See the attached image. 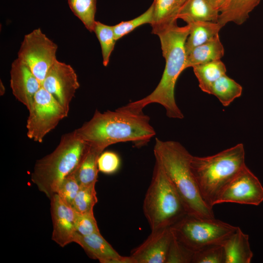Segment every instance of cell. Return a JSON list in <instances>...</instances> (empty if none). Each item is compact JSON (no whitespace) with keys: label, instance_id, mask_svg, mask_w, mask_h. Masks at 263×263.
Here are the masks:
<instances>
[{"label":"cell","instance_id":"cell-1","mask_svg":"<svg viewBox=\"0 0 263 263\" xmlns=\"http://www.w3.org/2000/svg\"><path fill=\"white\" fill-rule=\"evenodd\" d=\"M190 26H178L176 24L159 32L158 36L165 67L160 82L154 91L143 98L120 107L123 110L134 113H142L148 105L158 103L165 108L169 118L182 119L184 115L175 101L174 90L176 81L184 70L187 54L185 43L189 35Z\"/></svg>","mask_w":263,"mask_h":263},{"label":"cell","instance_id":"cell-2","mask_svg":"<svg viewBox=\"0 0 263 263\" xmlns=\"http://www.w3.org/2000/svg\"><path fill=\"white\" fill-rule=\"evenodd\" d=\"M150 117L120 108L101 113L96 110L92 118L74 131L75 137L88 145L104 150L110 145L132 142L139 147L156 134Z\"/></svg>","mask_w":263,"mask_h":263},{"label":"cell","instance_id":"cell-3","mask_svg":"<svg viewBox=\"0 0 263 263\" xmlns=\"http://www.w3.org/2000/svg\"><path fill=\"white\" fill-rule=\"evenodd\" d=\"M158 162L173 184L188 214L201 218H214L212 208L203 200L192 173V155L179 142L155 138L153 148Z\"/></svg>","mask_w":263,"mask_h":263},{"label":"cell","instance_id":"cell-4","mask_svg":"<svg viewBox=\"0 0 263 263\" xmlns=\"http://www.w3.org/2000/svg\"><path fill=\"white\" fill-rule=\"evenodd\" d=\"M245 165L242 143L211 156H192V173L201 196L209 207L213 208L223 189Z\"/></svg>","mask_w":263,"mask_h":263},{"label":"cell","instance_id":"cell-5","mask_svg":"<svg viewBox=\"0 0 263 263\" xmlns=\"http://www.w3.org/2000/svg\"><path fill=\"white\" fill-rule=\"evenodd\" d=\"M88 147L74 131L63 135L53 152L37 160L32 182L50 200L63 180L77 167Z\"/></svg>","mask_w":263,"mask_h":263},{"label":"cell","instance_id":"cell-6","mask_svg":"<svg viewBox=\"0 0 263 263\" xmlns=\"http://www.w3.org/2000/svg\"><path fill=\"white\" fill-rule=\"evenodd\" d=\"M143 209L151 231L170 227L188 214L176 189L156 161Z\"/></svg>","mask_w":263,"mask_h":263},{"label":"cell","instance_id":"cell-7","mask_svg":"<svg viewBox=\"0 0 263 263\" xmlns=\"http://www.w3.org/2000/svg\"><path fill=\"white\" fill-rule=\"evenodd\" d=\"M238 227L215 218L187 214L170 228L178 242L194 252L209 245L223 244Z\"/></svg>","mask_w":263,"mask_h":263},{"label":"cell","instance_id":"cell-8","mask_svg":"<svg viewBox=\"0 0 263 263\" xmlns=\"http://www.w3.org/2000/svg\"><path fill=\"white\" fill-rule=\"evenodd\" d=\"M28 111L27 135L39 143H41L46 134L68 115L64 108L42 86L36 93Z\"/></svg>","mask_w":263,"mask_h":263},{"label":"cell","instance_id":"cell-9","mask_svg":"<svg viewBox=\"0 0 263 263\" xmlns=\"http://www.w3.org/2000/svg\"><path fill=\"white\" fill-rule=\"evenodd\" d=\"M57 45L38 28L24 36L18 58L29 67L41 84L57 60Z\"/></svg>","mask_w":263,"mask_h":263},{"label":"cell","instance_id":"cell-10","mask_svg":"<svg viewBox=\"0 0 263 263\" xmlns=\"http://www.w3.org/2000/svg\"><path fill=\"white\" fill-rule=\"evenodd\" d=\"M263 202V187L245 165L222 191L214 205L233 203L258 206Z\"/></svg>","mask_w":263,"mask_h":263},{"label":"cell","instance_id":"cell-11","mask_svg":"<svg viewBox=\"0 0 263 263\" xmlns=\"http://www.w3.org/2000/svg\"><path fill=\"white\" fill-rule=\"evenodd\" d=\"M41 86L69 113L70 104L80 85L77 75L69 64L56 60L48 71Z\"/></svg>","mask_w":263,"mask_h":263},{"label":"cell","instance_id":"cell-12","mask_svg":"<svg viewBox=\"0 0 263 263\" xmlns=\"http://www.w3.org/2000/svg\"><path fill=\"white\" fill-rule=\"evenodd\" d=\"M173 234L170 227L151 231L130 256L132 263H166Z\"/></svg>","mask_w":263,"mask_h":263},{"label":"cell","instance_id":"cell-13","mask_svg":"<svg viewBox=\"0 0 263 263\" xmlns=\"http://www.w3.org/2000/svg\"><path fill=\"white\" fill-rule=\"evenodd\" d=\"M51 201V214L53 224L52 239L63 247L74 242L76 233L75 221V212L55 194Z\"/></svg>","mask_w":263,"mask_h":263},{"label":"cell","instance_id":"cell-14","mask_svg":"<svg viewBox=\"0 0 263 263\" xmlns=\"http://www.w3.org/2000/svg\"><path fill=\"white\" fill-rule=\"evenodd\" d=\"M10 87L16 98L29 111L41 84L29 67L17 58L11 65Z\"/></svg>","mask_w":263,"mask_h":263},{"label":"cell","instance_id":"cell-15","mask_svg":"<svg viewBox=\"0 0 263 263\" xmlns=\"http://www.w3.org/2000/svg\"><path fill=\"white\" fill-rule=\"evenodd\" d=\"M74 242L81 246L88 256L101 263H132L130 256H122L104 239L100 232L82 235L76 232Z\"/></svg>","mask_w":263,"mask_h":263},{"label":"cell","instance_id":"cell-16","mask_svg":"<svg viewBox=\"0 0 263 263\" xmlns=\"http://www.w3.org/2000/svg\"><path fill=\"white\" fill-rule=\"evenodd\" d=\"M188 0H153L151 33L159 32L176 24L178 15Z\"/></svg>","mask_w":263,"mask_h":263},{"label":"cell","instance_id":"cell-17","mask_svg":"<svg viewBox=\"0 0 263 263\" xmlns=\"http://www.w3.org/2000/svg\"><path fill=\"white\" fill-rule=\"evenodd\" d=\"M261 0H225L219 9L217 22L222 27L230 22L241 25Z\"/></svg>","mask_w":263,"mask_h":263},{"label":"cell","instance_id":"cell-18","mask_svg":"<svg viewBox=\"0 0 263 263\" xmlns=\"http://www.w3.org/2000/svg\"><path fill=\"white\" fill-rule=\"evenodd\" d=\"M225 263H250L253 256L249 242V236L239 227L222 244Z\"/></svg>","mask_w":263,"mask_h":263},{"label":"cell","instance_id":"cell-19","mask_svg":"<svg viewBox=\"0 0 263 263\" xmlns=\"http://www.w3.org/2000/svg\"><path fill=\"white\" fill-rule=\"evenodd\" d=\"M219 12L207 0H188L181 9L178 19L187 24L198 21L217 22Z\"/></svg>","mask_w":263,"mask_h":263},{"label":"cell","instance_id":"cell-20","mask_svg":"<svg viewBox=\"0 0 263 263\" xmlns=\"http://www.w3.org/2000/svg\"><path fill=\"white\" fill-rule=\"evenodd\" d=\"M224 55V48L218 34L208 41L194 48L187 55L185 69L220 60Z\"/></svg>","mask_w":263,"mask_h":263},{"label":"cell","instance_id":"cell-21","mask_svg":"<svg viewBox=\"0 0 263 263\" xmlns=\"http://www.w3.org/2000/svg\"><path fill=\"white\" fill-rule=\"evenodd\" d=\"M103 150L88 145L77 167L73 172L80 186L96 184L98 169L97 160Z\"/></svg>","mask_w":263,"mask_h":263},{"label":"cell","instance_id":"cell-22","mask_svg":"<svg viewBox=\"0 0 263 263\" xmlns=\"http://www.w3.org/2000/svg\"><path fill=\"white\" fill-rule=\"evenodd\" d=\"M189 35L185 43L187 55L194 48L212 39L222 28L217 22L198 21L189 24Z\"/></svg>","mask_w":263,"mask_h":263},{"label":"cell","instance_id":"cell-23","mask_svg":"<svg viewBox=\"0 0 263 263\" xmlns=\"http://www.w3.org/2000/svg\"><path fill=\"white\" fill-rule=\"evenodd\" d=\"M192 68L200 88L208 94H210L215 81L226 74V72L225 66L221 59L198 65Z\"/></svg>","mask_w":263,"mask_h":263},{"label":"cell","instance_id":"cell-24","mask_svg":"<svg viewBox=\"0 0 263 263\" xmlns=\"http://www.w3.org/2000/svg\"><path fill=\"white\" fill-rule=\"evenodd\" d=\"M243 88L226 74L213 85L210 94L215 95L224 106H227L242 94Z\"/></svg>","mask_w":263,"mask_h":263},{"label":"cell","instance_id":"cell-25","mask_svg":"<svg viewBox=\"0 0 263 263\" xmlns=\"http://www.w3.org/2000/svg\"><path fill=\"white\" fill-rule=\"evenodd\" d=\"M69 6L74 14L90 32H94L95 23L96 0H68Z\"/></svg>","mask_w":263,"mask_h":263},{"label":"cell","instance_id":"cell-26","mask_svg":"<svg viewBox=\"0 0 263 263\" xmlns=\"http://www.w3.org/2000/svg\"><path fill=\"white\" fill-rule=\"evenodd\" d=\"M94 32L100 44L103 64L104 66H107L110 56L116 42L113 26L108 25L100 21H96Z\"/></svg>","mask_w":263,"mask_h":263},{"label":"cell","instance_id":"cell-27","mask_svg":"<svg viewBox=\"0 0 263 263\" xmlns=\"http://www.w3.org/2000/svg\"><path fill=\"white\" fill-rule=\"evenodd\" d=\"M95 184L80 186L72 207L78 213L93 211V208L97 202Z\"/></svg>","mask_w":263,"mask_h":263},{"label":"cell","instance_id":"cell-28","mask_svg":"<svg viewBox=\"0 0 263 263\" xmlns=\"http://www.w3.org/2000/svg\"><path fill=\"white\" fill-rule=\"evenodd\" d=\"M153 9L152 4L143 14L138 17L128 21H123L113 25L115 40L117 41L128 34L137 27L146 23L151 24L153 20Z\"/></svg>","mask_w":263,"mask_h":263},{"label":"cell","instance_id":"cell-29","mask_svg":"<svg viewBox=\"0 0 263 263\" xmlns=\"http://www.w3.org/2000/svg\"><path fill=\"white\" fill-rule=\"evenodd\" d=\"M191 263H225L222 244L209 245L194 252Z\"/></svg>","mask_w":263,"mask_h":263},{"label":"cell","instance_id":"cell-30","mask_svg":"<svg viewBox=\"0 0 263 263\" xmlns=\"http://www.w3.org/2000/svg\"><path fill=\"white\" fill-rule=\"evenodd\" d=\"M80 185L72 172L59 185L56 194L67 205L72 207Z\"/></svg>","mask_w":263,"mask_h":263},{"label":"cell","instance_id":"cell-31","mask_svg":"<svg viewBox=\"0 0 263 263\" xmlns=\"http://www.w3.org/2000/svg\"><path fill=\"white\" fill-rule=\"evenodd\" d=\"M193 253L178 242L173 235L166 263H191Z\"/></svg>","mask_w":263,"mask_h":263},{"label":"cell","instance_id":"cell-32","mask_svg":"<svg viewBox=\"0 0 263 263\" xmlns=\"http://www.w3.org/2000/svg\"><path fill=\"white\" fill-rule=\"evenodd\" d=\"M75 225L76 232L82 235L100 232L93 211L85 213L75 212Z\"/></svg>","mask_w":263,"mask_h":263},{"label":"cell","instance_id":"cell-33","mask_svg":"<svg viewBox=\"0 0 263 263\" xmlns=\"http://www.w3.org/2000/svg\"><path fill=\"white\" fill-rule=\"evenodd\" d=\"M121 165L119 155L113 151L102 152L97 160L98 171L106 174H112L117 172Z\"/></svg>","mask_w":263,"mask_h":263},{"label":"cell","instance_id":"cell-34","mask_svg":"<svg viewBox=\"0 0 263 263\" xmlns=\"http://www.w3.org/2000/svg\"><path fill=\"white\" fill-rule=\"evenodd\" d=\"M215 9L219 11L225 0H207Z\"/></svg>","mask_w":263,"mask_h":263},{"label":"cell","instance_id":"cell-35","mask_svg":"<svg viewBox=\"0 0 263 263\" xmlns=\"http://www.w3.org/2000/svg\"><path fill=\"white\" fill-rule=\"evenodd\" d=\"M0 95H2L5 93V89L4 86H3V84L2 83L1 80H0Z\"/></svg>","mask_w":263,"mask_h":263}]
</instances>
